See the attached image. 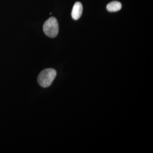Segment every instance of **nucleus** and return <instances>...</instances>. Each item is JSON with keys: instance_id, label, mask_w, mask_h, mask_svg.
<instances>
[{"instance_id": "obj_1", "label": "nucleus", "mask_w": 153, "mask_h": 153, "mask_svg": "<svg viewBox=\"0 0 153 153\" xmlns=\"http://www.w3.org/2000/svg\"><path fill=\"white\" fill-rule=\"evenodd\" d=\"M56 75L57 72L53 68L44 69L38 75L37 79L38 84L44 88L49 87L52 84Z\"/></svg>"}, {"instance_id": "obj_2", "label": "nucleus", "mask_w": 153, "mask_h": 153, "mask_svg": "<svg viewBox=\"0 0 153 153\" xmlns=\"http://www.w3.org/2000/svg\"><path fill=\"white\" fill-rule=\"evenodd\" d=\"M44 33L48 37L54 38L59 32V26L56 18L51 17L44 23L43 26Z\"/></svg>"}, {"instance_id": "obj_3", "label": "nucleus", "mask_w": 153, "mask_h": 153, "mask_svg": "<svg viewBox=\"0 0 153 153\" xmlns=\"http://www.w3.org/2000/svg\"><path fill=\"white\" fill-rule=\"evenodd\" d=\"M83 8L82 4L77 2L74 4L71 12V16L74 20L79 19L82 16Z\"/></svg>"}, {"instance_id": "obj_4", "label": "nucleus", "mask_w": 153, "mask_h": 153, "mask_svg": "<svg viewBox=\"0 0 153 153\" xmlns=\"http://www.w3.org/2000/svg\"><path fill=\"white\" fill-rule=\"evenodd\" d=\"M107 10L109 12H117L121 10L122 4L120 2L117 1H113L109 3L107 5Z\"/></svg>"}]
</instances>
